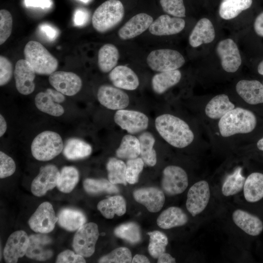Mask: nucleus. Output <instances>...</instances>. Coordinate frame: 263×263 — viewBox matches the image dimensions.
<instances>
[{
  "mask_svg": "<svg viewBox=\"0 0 263 263\" xmlns=\"http://www.w3.org/2000/svg\"><path fill=\"white\" fill-rule=\"evenodd\" d=\"M155 126L161 136L174 147L184 148L194 139V134L188 124L174 115L164 114L158 116L155 119Z\"/></svg>",
  "mask_w": 263,
  "mask_h": 263,
  "instance_id": "f257e3e1",
  "label": "nucleus"
},
{
  "mask_svg": "<svg viewBox=\"0 0 263 263\" xmlns=\"http://www.w3.org/2000/svg\"><path fill=\"white\" fill-rule=\"evenodd\" d=\"M256 124V117L251 111L237 107L220 118L218 127L221 135L226 137L238 133L250 132Z\"/></svg>",
  "mask_w": 263,
  "mask_h": 263,
  "instance_id": "f03ea898",
  "label": "nucleus"
},
{
  "mask_svg": "<svg viewBox=\"0 0 263 263\" xmlns=\"http://www.w3.org/2000/svg\"><path fill=\"white\" fill-rule=\"evenodd\" d=\"M124 16V7L119 0H107L94 11L92 19L94 29L104 33L116 26Z\"/></svg>",
  "mask_w": 263,
  "mask_h": 263,
  "instance_id": "7ed1b4c3",
  "label": "nucleus"
},
{
  "mask_svg": "<svg viewBox=\"0 0 263 263\" xmlns=\"http://www.w3.org/2000/svg\"><path fill=\"white\" fill-rule=\"evenodd\" d=\"M25 59L35 73L41 75H50L56 71L58 61L41 43L29 41L24 49Z\"/></svg>",
  "mask_w": 263,
  "mask_h": 263,
  "instance_id": "20e7f679",
  "label": "nucleus"
},
{
  "mask_svg": "<svg viewBox=\"0 0 263 263\" xmlns=\"http://www.w3.org/2000/svg\"><path fill=\"white\" fill-rule=\"evenodd\" d=\"M63 142L57 133L46 131L37 135L31 144L33 156L38 160H50L60 153L63 149Z\"/></svg>",
  "mask_w": 263,
  "mask_h": 263,
  "instance_id": "39448f33",
  "label": "nucleus"
},
{
  "mask_svg": "<svg viewBox=\"0 0 263 263\" xmlns=\"http://www.w3.org/2000/svg\"><path fill=\"white\" fill-rule=\"evenodd\" d=\"M147 63L153 71L162 72L178 69L184 64L185 59L176 50L160 49L150 53Z\"/></svg>",
  "mask_w": 263,
  "mask_h": 263,
  "instance_id": "423d86ee",
  "label": "nucleus"
},
{
  "mask_svg": "<svg viewBox=\"0 0 263 263\" xmlns=\"http://www.w3.org/2000/svg\"><path fill=\"white\" fill-rule=\"evenodd\" d=\"M99 235L96 224H85L77 230L73 239V247L75 253L84 257L91 256L94 252Z\"/></svg>",
  "mask_w": 263,
  "mask_h": 263,
  "instance_id": "0eeeda50",
  "label": "nucleus"
},
{
  "mask_svg": "<svg viewBox=\"0 0 263 263\" xmlns=\"http://www.w3.org/2000/svg\"><path fill=\"white\" fill-rule=\"evenodd\" d=\"M188 185L186 172L176 166H169L163 171L161 186L169 195H175L183 192Z\"/></svg>",
  "mask_w": 263,
  "mask_h": 263,
  "instance_id": "6e6552de",
  "label": "nucleus"
},
{
  "mask_svg": "<svg viewBox=\"0 0 263 263\" xmlns=\"http://www.w3.org/2000/svg\"><path fill=\"white\" fill-rule=\"evenodd\" d=\"M58 217L52 205L48 202L41 203L28 221L30 228L38 233H48L54 229Z\"/></svg>",
  "mask_w": 263,
  "mask_h": 263,
  "instance_id": "1a4fd4ad",
  "label": "nucleus"
},
{
  "mask_svg": "<svg viewBox=\"0 0 263 263\" xmlns=\"http://www.w3.org/2000/svg\"><path fill=\"white\" fill-rule=\"evenodd\" d=\"M209 184L205 180L194 184L189 189L186 201V207L193 217L203 212L210 199Z\"/></svg>",
  "mask_w": 263,
  "mask_h": 263,
  "instance_id": "9d476101",
  "label": "nucleus"
},
{
  "mask_svg": "<svg viewBox=\"0 0 263 263\" xmlns=\"http://www.w3.org/2000/svg\"><path fill=\"white\" fill-rule=\"evenodd\" d=\"M116 124L130 134H136L147 129L149 118L144 113L136 111L117 110L114 116Z\"/></svg>",
  "mask_w": 263,
  "mask_h": 263,
  "instance_id": "9b49d317",
  "label": "nucleus"
},
{
  "mask_svg": "<svg viewBox=\"0 0 263 263\" xmlns=\"http://www.w3.org/2000/svg\"><path fill=\"white\" fill-rule=\"evenodd\" d=\"M64 95L57 90L50 88L38 93L35 98L37 108L41 112L54 116H59L64 113L60 104L65 100Z\"/></svg>",
  "mask_w": 263,
  "mask_h": 263,
  "instance_id": "f8f14e48",
  "label": "nucleus"
},
{
  "mask_svg": "<svg viewBox=\"0 0 263 263\" xmlns=\"http://www.w3.org/2000/svg\"><path fill=\"white\" fill-rule=\"evenodd\" d=\"M223 69L228 73L236 72L242 63L238 47L233 40L227 38L220 41L216 47Z\"/></svg>",
  "mask_w": 263,
  "mask_h": 263,
  "instance_id": "ddd939ff",
  "label": "nucleus"
},
{
  "mask_svg": "<svg viewBox=\"0 0 263 263\" xmlns=\"http://www.w3.org/2000/svg\"><path fill=\"white\" fill-rule=\"evenodd\" d=\"M60 172L56 166L47 165L40 168L38 175L33 180L31 190L33 195L40 197L55 188Z\"/></svg>",
  "mask_w": 263,
  "mask_h": 263,
  "instance_id": "4468645a",
  "label": "nucleus"
},
{
  "mask_svg": "<svg viewBox=\"0 0 263 263\" xmlns=\"http://www.w3.org/2000/svg\"><path fill=\"white\" fill-rule=\"evenodd\" d=\"M49 81L56 90L68 96L76 94L82 85L80 77L70 72L55 71L49 75Z\"/></svg>",
  "mask_w": 263,
  "mask_h": 263,
  "instance_id": "2eb2a0df",
  "label": "nucleus"
},
{
  "mask_svg": "<svg viewBox=\"0 0 263 263\" xmlns=\"http://www.w3.org/2000/svg\"><path fill=\"white\" fill-rule=\"evenodd\" d=\"M97 98L102 105L113 110L124 109L130 103L129 97L125 92L109 85H103L99 88Z\"/></svg>",
  "mask_w": 263,
  "mask_h": 263,
  "instance_id": "dca6fc26",
  "label": "nucleus"
},
{
  "mask_svg": "<svg viewBox=\"0 0 263 263\" xmlns=\"http://www.w3.org/2000/svg\"><path fill=\"white\" fill-rule=\"evenodd\" d=\"M29 238L23 230L16 231L9 237L3 250L5 261L8 263H17L19 258L25 255Z\"/></svg>",
  "mask_w": 263,
  "mask_h": 263,
  "instance_id": "f3484780",
  "label": "nucleus"
},
{
  "mask_svg": "<svg viewBox=\"0 0 263 263\" xmlns=\"http://www.w3.org/2000/svg\"><path fill=\"white\" fill-rule=\"evenodd\" d=\"M35 72L25 59H19L16 63L14 75L18 92L23 95L32 93L35 88Z\"/></svg>",
  "mask_w": 263,
  "mask_h": 263,
  "instance_id": "a211bd4d",
  "label": "nucleus"
},
{
  "mask_svg": "<svg viewBox=\"0 0 263 263\" xmlns=\"http://www.w3.org/2000/svg\"><path fill=\"white\" fill-rule=\"evenodd\" d=\"M25 255L27 257L39 261L50 259L53 252L50 246L52 239L45 233L31 235Z\"/></svg>",
  "mask_w": 263,
  "mask_h": 263,
  "instance_id": "6ab92c4d",
  "label": "nucleus"
},
{
  "mask_svg": "<svg viewBox=\"0 0 263 263\" xmlns=\"http://www.w3.org/2000/svg\"><path fill=\"white\" fill-rule=\"evenodd\" d=\"M133 196L136 201L144 205L151 212H157L162 208L165 197L163 191L156 187L135 189Z\"/></svg>",
  "mask_w": 263,
  "mask_h": 263,
  "instance_id": "aec40b11",
  "label": "nucleus"
},
{
  "mask_svg": "<svg viewBox=\"0 0 263 263\" xmlns=\"http://www.w3.org/2000/svg\"><path fill=\"white\" fill-rule=\"evenodd\" d=\"M153 18L144 13H139L131 18L118 30V35L123 40L133 38L149 29Z\"/></svg>",
  "mask_w": 263,
  "mask_h": 263,
  "instance_id": "412c9836",
  "label": "nucleus"
},
{
  "mask_svg": "<svg viewBox=\"0 0 263 263\" xmlns=\"http://www.w3.org/2000/svg\"><path fill=\"white\" fill-rule=\"evenodd\" d=\"M185 25V20L181 18L162 15L152 22L149 28V31L151 34L155 36H169L181 32Z\"/></svg>",
  "mask_w": 263,
  "mask_h": 263,
  "instance_id": "4be33fe9",
  "label": "nucleus"
},
{
  "mask_svg": "<svg viewBox=\"0 0 263 263\" xmlns=\"http://www.w3.org/2000/svg\"><path fill=\"white\" fill-rule=\"evenodd\" d=\"M109 78L112 84L119 89L134 90L139 85V80L136 73L125 65L114 67L109 73Z\"/></svg>",
  "mask_w": 263,
  "mask_h": 263,
  "instance_id": "5701e85b",
  "label": "nucleus"
},
{
  "mask_svg": "<svg viewBox=\"0 0 263 263\" xmlns=\"http://www.w3.org/2000/svg\"><path fill=\"white\" fill-rule=\"evenodd\" d=\"M234 224L246 234L256 236L263 230V223L257 216L241 209L232 213Z\"/></svg>",
  "mask_w": 263,
  "mask_h": 263,
  "instance_id": "b1692460",
  "label": "nucleus"
},
{
  "mask_svg": "<svg viewBox=\"0 0 263 263\" xmlns=\"http://www.w3.org/2000/svg\"><path fill=\"white\" fill-rule=\"evenodd\" d=\"M215 32L210 20L204 18L200 19L191 32L188 38L190 45L196 48L203 44L211 43L214 39Z\"/></svg>",
  "mask_w": 263,
  "mask_h": 263,
  "instance_id": "393cba45",
  "label": "nucleus"
},
{
  "mask_svg": "<svg viewBox=\"0 0 263 263\" xmlns=\"http://www.w3.org/2000/svg\"><path fill=\"white\" fill-rule=\"evenodd\" d=\"M238 94L247 103H263V84L256 80H241L236 85Z\"/></svg>",
  "mask_w": 263,
  "mask_h": 263,
  "instance_id": "a878e982",
  "label": "nucleus"
},
{
  "mask_svg": "<svg viewBox=\"0 0 263 263\" xmlns=\"http://www.w3.org/2000/svg\"><path fill=\"white\" fill-rule=\"evenodd\" d=\"M188 218L180 207H170L164 210L157 219V224L161 228L170 229L187 223Z\"/></svg>",
  "mask_w": 263,
  "mask_h": 263,
  "instance_id": "bb28decb",
  "label": "nucleus"
},
{
  "mask_svg": "<svg viewBox=\"0 0 263 263\" xmlns=\"http://www.w3.org/2000/svg\"><path fill=\"white\" fill-rule=\"evenodd\" d=\"M57 217L58 225L69 231L77 230L86 224L87 220L85 214L81 211L71 208L61 209Z\"/></svg>",
  "mask_w": 263,
  "mask_h": 263,
  "instance_id": "cd10ccee",
  "label": "nucleus"
},
{
  "mask_svg": "<svg viewBox=\"0 0 263 263\" xmlns=\"http://www.w3.org/2000/svg\"><path fill=\"white\" fill-rule=\"evenodd\" d=\"M181 76V73L178 69L156 74L151 79L152 90L157 94H162L177 84Z\"/></svg>",
  "mask_w": 263,
  "mask_h": 263,
  "instance_id": "c85d7f7f",
  "label": "nucleus"
},
{
  "mask_svg": "<svg viewBox=\"0 0 263 263\" xmlns=\"http://www.w3.org/2000/svg\"><path fill=\"white\" fill-rule=\"evenodd\" d=\"M245 199L249 203H255L263 198V174L253 172L245 179L244 188Z\"/></svg>",
  "mask_w": 263,
  "mask_h": 263,
  "instance_id": "c756f323",
  "label": "nucleus"
},
{
  "mask_svg": "<svg viewBox=\"0 0 263 263\" xmlns=\"http://www.w3.org/2000/svg\"><path fill=\"white\" fill-rule=\"evenodd\" d=\"M97 207L106 218L112 219L115 214L120 216L125 213L126 203L122 196L115 195L100 201Z\"/></svg>",
  "mask_w": 263,
  "mask_h": 263,
  "instance_id": "7c9ffc66",
  "label": "nucleus"
},
{
  "mask_svg": "<svg viewBox=\"0 0 263 263\" xmlns=\"http://www.w3.org/2000/svg\"><path fill=\"white\" fill-rule=\"evenodd\" d=\"M91 146L84 140L71 138L68 139L63 147V153L69 160H76L89 156L92 153Z\"/></svg>",
  "mask_w": 263,
  "mask_h": 263,
  "instance_id": "2f4dec72",
  "label": "nucleus"
},
{
  "mask_svg": "<svg viewBox=\"0 0 263 263\" xmlns=\"http://www.w3.org/2000/svg\"><path fill=\"white\" fill-rule=\"evenodd\" d=\"M235 108V105L225 94H220L213 97L205 108L206 115L211 119L221 118L225 113Z\"/></svg>",
  "mask_w": 263,
  "mask_h": 263,
  "instance_id": "473e14b6",
  "label": "nucleus"
},
{
  "mask_svg": "<svg viewBox=\"0 0 263 263\" xmlns=\"http://www.w3.org/2000/svg\"><path fill=\"white\" fill-rule=\"evenodd\" d=\"M119 58V52L113 44L107 43L103 45L98 53V66L104 73L110 72L116 67Z\"/></svg>",
  "mask_w": 263,
  "mask_h": 263,
  "instance_id": "72a5a7b5",
  "label": "nucleus"
},
{
  "mask_svg": "<svg viewBox=\"0 0 263 263\" xmlns=\"http://www.w3.org/2000/svg\"><path fill=\"white\" fill-rule=\"evenodd\" d=\"M140 147V155L145 165L153 167L157 162L156 153L153 148L155 138L149 132H142L138 137Z\"/></svg>",
  "mask_w": 263,
  "mask_h": 263,
  "instance_id": "f704fd0d",
  "label": "nucleus"
},
{
  "mask_svg": "<svg viewBox=\"0 0 263 263\" xmlns=\"http://www.w3.org/2000/svg\"><path fill=\"white\" fill-rule=\"evenodd\" d=\"M252 3V0H224L220 5L219 14L223 19H231L250 7Z\"/></svg>",
  "mask_w": 263,
  "mask_h": 263,
  "instance_id": "c9c22d12",
  "label": "nucleus"
},
{
  "mask_svg": "<svg viewBox=\"0 0 263 263\" xmlns=\"http://www.w3.org/2000/svg\"><path fill=\"white\" fill-rule=\"evenodd\" d=\"M116 155L121 159H134L140 155V142L138 138L131 134L125 135L116 150Z\"/></svg>",
  "mask_w": 263,
  "mask_h": 263,
  "instance_id": "e433bc0d",
  "label": "nucleus"
},
{
  "mask_svg": "<svg viewBox=\"0 0 263 263\" xmlns=\"http://www.w3.org/2000/svg\"><path fill=\"white\" fill-rule=\"evenodd\" d=\"M85 190L90 194H115L119 192L118 188L105 179L87 178L83 182Z\"/></svg>",
  "mask_w": 263,
  "mask_h": 263,
  "instance_id": "4c0bfd02",
  "label": "nucleus"
},
{
  "mask_svg": "<svg viewBox=\"0 0 263 263\" xmlns=\"http://www.w3.org/2000/svg\"><path fill=\"white\" fill-rule=\"evenodd\" d=\"M242 172V168L238 167L226 177L222 187V192L224 196L234 195L243 189L245 179Z\"/></svg>",
  "mask_w": 263,
  "mask_h": 263,
  "instance_id": "58836bf2",
  "label": "nucleus"
},
{
  "mask_svg": "<svg viewBox=\"0 0 263 263\" xmlns=\"http://www.w3.org/2000/svg\"><path fill=\"white\" fill-rule=\"evenodd\" d=\"M78 170L73 166H65L59 173L57 188L64 193H69L74 188L79 180Z\"/></svg>",
  "mask_w": 263,
  "mask_h": 263,
  "instance_id": "ea45409f",
  "label": "nucleus"
},
{
  "mask_svg": "<svg viewBox=\"0 0 263 263\" xmlns=\"http://www.w3.org/2000/svg\"><path fill=\"white\" fill-rule=\"evenodd\" d=\"M106 169L108 180L113 184L127 185L126 164L122 160L112 157L109 159Z\"/></svg>",
  "mask_w": 263,
  "mask_h": 263,
  "instance_id": "a19ab883",
  "label": "nucleus"
},
{
  "mask_svg": "<svg viewBox=\"0 0 263 263\" xmlns=\"http://www.w3.org/2000/svg\"><path fill=\"white\" fill-rule=\"evenodd\" d=\"M114 234L116 237L132 244H137L142 239L140 226L134 222H129L119 225L114 229Z\"/></svg>",
  "mask_w": 263,
  "mask_h": 263,
  "instance_id": "79ce46f5",
  "label": "nucleus"
},
{
  "mask_svg": "<svg viewBox=\"0 0 263 263\" xmlns=\"http://www.w3.org/2000/svg\"><path fill=\"white\" fill-rule=\"evenodd\" d=\"M147 234L150 236L149 252L152 257L158 258L165 252L168 244V238L165 234L158 230L149 232Z\"/></svg>",
  "mask_w": 263,
  "mask_h": 263,
  "instance_id": "37998d69",
  "label": "nucleus"
},
{
  "mask_svg": "<svg viewBox=\"0 0 263 263\" xmlns=\"http://www.w3.org/2000/svg\"><path fill=\"white\" fill-rule=\"evenodd\" d=\"M132 256L130 250L127 247H120L102 257L99 259L98 262L102 263H132Z\"/></svg>",
  "mask_w": 263,
  "mask_h": 263,
  "instance_id": "c03bdc74",
  "label": "nucleus"
},
{
  "mask_svg": "<svg viewBox=\"0 0 263 263\" xmlns=\"http://www.w3.org/2000/svg\"><path fill=\"white\" fill-rule=\"evenodd\" d=\"M145 163L141 158L129 159L126 163V180L130 184L136 183Z\"/></svg>",
  "mask_w": 263,
  "mask_h": 263,
  "instance_id": "a18cd8bd",
  "label": "nucleus"
},
{
  "mask_svg": "<svg viewBox=\"0 0 263 263\" xmlns=\"http://www.w3.org/2000/svg\"><path fill=\"white\" fill-rule=\"evenodd\" d=\"M160 3L165 13L175 17H186V8L183 0H160Z\"/></svg>",
  "mask_w": 263,
  "mask_h": 263,
  "instance_id": "49530a36",
  "label": "nucleus"
},
{
  "mask_svg": "<svg viewBox=\"0 0 263 263\" xmlns=\"http://www.w3.org/2000/svg\"><path fill=\"white\" fill-rule=\"evenodd\" d=\"M13 19L11 13L5 9L0 10V44H3L11 35Z\"/></svg>",
  "mask_w": 263,
  "mask_h": 263,
  "instance_id": "de8ad7c7",
  "label": "nucleus"
},
{
  "mask_svg": "<svg viewBox=\"0 0 263 263\" xmlns=\"http://www.w3.org/2000/svg\"><path fill=\"white\" fill-rule=\"evenodd\" d=\"M16 164L13 159L0 151V178H4L12 175L15 171Z\"/></svg>",
  "mask_w": 263,
  "mask_h": 263,
  "instance_id": "09e8293b",
  "label": "nucleus"
},
{
  "mask_svg": "<svg viewBox=\"0 0 263 263\" xmlns=\"http://www.w3.org/2000/svg\"><path fill=\"white\" fill-rule=\"evenodd\" d=\"M13 74V65L6 57L0 56V86L7 84L11 80Z\"/></svg>",
  "mask_w": 263,
  "mask_h": 263,
  "instance_id": "8fccbe9b",
  "label": "nucleus"
},
{
  "mask_svg": "<svg viewBox=\"0 0 263 263\" xmlns=\"http://www.w3.org/2000/svg\"><path fill=\"white\" fill-rule=\"evenodd\" d=\"M57 263H86L84 257L75 253L70 250H66L59 253L56 260Z\"/></svg>",
  "mask_w": 263,
  "mask_h": 263,
  "instance_id": "3c124183",
  "label": "nucleus"
},
{
  "mask_svg": "<svg viewBox=\"0 0 263 263\" xmlns=\"http://www.w3.org/2000/svg\"><path fill=\"white\" fill-rule=\"evenodd\" d=\"M88 14L87 12L82 9H77L75 13L74 22L76 26H82L88 20Z\"/></svg>",
  "mask_w": 263,
  "mask_h": 263,
  "instance_id": "603ef678",
  "label": "nucleus"
},
{
  "mask_svg": "<svg viewBox=\"0 0 263 263\" xmlns=\"http://www.w3.org/2000/svg\"><path fill=\"white\" fill-rule=\"evenodd\" d=\"M27 7H40L42 9L49 8L52 5L51 0H24Z\"/></svg>",
  "mask_w": 263,
  "mask_h": 263,
  "instance_id": "864d4df0",
  "label": "nucleus"
},
{
  "mask_svg": "<svg viewBox=\"0 0 263 263\" xmlns=\"http://www.w3.org/2000/svg\"><path fill=\"white\" fill-rule=\"evenodd\" d=\"M40 30L45 34L46 36L51 40H54L57 37V33L56 30L49 25H41Z\"/></svg>",
  "mask_w": 263,
  "mask_h": 263,
  "instance_id": "5fc2aeb1",
  "label": "nucleus"
},
{
  "mask_svg": "<svg viewBox=\"0 0 263 263\" xmlns=\"http://www.w3.org/2000/svg\"><path fill=\"white\" fill-rule=\"evenodd\" d=\"M254 29L256 34L263 37V12L256 18L254 23Z\"/></svg>",
  "mask_w": 263,
  "mask_h": 263,
  "instance_id": "6e6d98bb",
  "label": "nucleus"
},
{
  "mask_svg": "<svg viewBox=\"0 0 263 263\" xmlns=\"http://www.w3.org/2000/svg\"><path fill=\"white\" fill-rule=\"evenodd\" d=\"M176 260L174 258L169 254L164 252L158 258L157 263H175Z\"/></svg>",
  "mask_w": 263,
  "mask_h": 263,
  "instance_id": "4d7b16f0",
  "label": "nucleus"
},
{
  "mask_svg": "<svg viewBox=\"0 0 263 263\" xmlns=\"http://www.w3.org/2000/svg\"><path fill=\"white\" fill-rule=\"evenodd\" d=\"M150 262L148 258L144 255L140 254H136L132 259V263H149Z\"/></svg>",
  "mask_w": 263,
  "mask_h": 263,
  "instance_id": "13d9d810",
  "label": "nucleus"
},
{
  "mask_svg": "<svg viewBox=\"0 0 263 263\" xmlns=\"http://www.w3.org/2000/svg\"><path fill=\"white\" fill-rule=\"evenodd\" d=\"M7 129V124L3 116L0 115V136L1 137L5 133Z\"/></svg>",
  "mask_w": 263,
  "mask_h": 263,
  "instance_id": "bf43d9fd",
  "label": "nucleus"
},
{
  "mask_svg": "<svg viewBox=\"0 0 263 263\" xmlns=\"http://www.w3.org/2000/svg\"><path fill=\"white\" fill-rule=\"evenodd\" d=\"M257 146L259 150L263 151V137L258 141Z\"/></svg>",
  "mask_w": 263,
  "mask_h": 263,
  "instance_id": "052dcab7",
  "label": "nucleus"
},
{
  "mask_svg": "<svg viewBox=\"0 0 263 263\" xmlns=\"http://www.w3.org/2000/svg\"><path fill=\"white\" fill-rule=\"evenodd\" d=\"M257 70L260 75H263V60L259 63Z\"/></svg>",
  "mask_w": 263,
  "mask_h": 263,
  "instance_id": "680f3d73",
  "label": "nucleus"
},
{
  "mask_svg": "<svg viewBox=\"0 0 263 263\" xmlns=\"http://www.w3.org/2000/svg\"><path fill=\"white\" fill-rule=\"evenodd\" d=\"M83 2H87L89 0H80Z\"/></svg>",
  "mask_w": 263,
  "mask_h": 263,
  "instance_id": "e2e57ef3",
  "label": "nucleus"
}]
</instances>
